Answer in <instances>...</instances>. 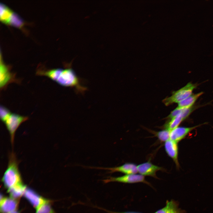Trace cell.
Listing matches in <instances>:
<instances>
[{"mask_svg":"<svg viewBox=\"0 0 213 213\" xmlns=\"http://www.w3.org/2000/svg\"><path fill=\"white\" fill-rule=\"evenodd\" d=\"M36 74L46 76L62 86L73 88L78 93H83L87 89L82 85L80 79L70 67L64 69H39Z\"/></svg>","mask_w":213,"mask_h":213,"instance_id":"obj_1","label":"cell"},{"mask_svg":"<svg viewBox=\"0 0 213 213\" xmlns=\"http://www.w3.org/2000/svg\"><path fill=\"white\" fill-rule=\"evenodd\" d=\"M1 180L4 186L7 189L22 183L18 169V161L13 152L9 155L8 167Z\"/></svg>","mask_w":213,"mask_h":213,"instance_id":"obj_2","label":"cell"},{"mask_svg":"<svg viewBox=\"0 0 213 213\" xmlns=\"http://www.w3.org/2000/svg\"><path fill=\"white\" fill-rule=\"evenodd\" d=\"M197 85L196 84L189 83L180 89L172 92L171 96L164 99L162 102L166 106L174 103H178L192 94Z\"/></svg>","mask_w":213,"mask_h":213,"instance_id":"obj_3","label":"cell"},{"mask_svg":"<svg viewBox=\"0 0 213 213\" xmlns=\"http://www.w3.org/2000/svg\"><path fill=\"white\" fill-rule=\"evenodd\" d=\"M28 117L15 113H11L4 122L10 135L11 141L13 145L15 133L20 125L28 119Z\"/></svg>","mask_w":213,"mask_h":213,"instance_id":"obj_4","label":"cell"},{"mask_svg":"<svg viewBox=\"0 0 213 213\" xmlns=\"http://www.w3.org/2000/svg\"><path fill=\"white\" fill-rule=\"evenodd\" d=\"M104 183L111 182H117L125 183H143L150 185L151 184L145 179V177L140 174H132L125 175L117 177H109L103 180Z\"/></svg>","mask_w":213,"mask_h":213,"instance_id":"obj_5","label":"cell"},{"mask_svg":"<svg viewBox=\"0 0 213 213\" xmlns=\"http://www.w3.org/2000/svg\"><path fill=\"white\" fill-rule=\"evenodd\" d=\"M14 73L11 72L9 68L1 59L0 65V87L4 88L10 83H18L19 80L15 77Z\"/></svg>","mask_w":213,"mask_h":213,"instance_id":"obj_6","label":"cell"},{"mask_svg":"<svg viewBox=\"0 0 213 213\" xmlns=\"http://www.w3.org/2000/svg\"><path fill=\"white\" fill-rule=\"evenodd\" d=\"M138 172L143 176H149L158 179L156 172L159 171H166L164 168L154 165L149 161L137 166Z\"/></svg>","mask_w":213,"mask_h":213,"instance_id":"obj_7","label":"cell"},{"mask_svg":"<svg viewBox=\"0 0 213 213\" xmlns=\"http://www.w3.org/2000/svg\"><path fill=\"white\" fill-rule=\"evenodd\" d=\"M23 196L36 209L49 201L41 196L34 190L30 188H27Z\"/></svg>","mask_w":213,"mask_h":213,"instance_id":"obj_8","label":"cell"},{"mask_svg":"<svg viewBox=\"0 0 213 213\" xmlns=\"http://www.w3.org/2000/svg\"><path fill=\"white\" fill-rule=\"evenodd\" d=\"M96 169H104L109 170V172L112 173L116 172H120L125 174H136L138 172L137 166L132 163H126L118 167H92Z\"/></svg>","mask_w":213,"mask_h":213,"instance_id":"obj_9","label":"cell"},{"mask_svg":"<svg viewBox=\"0 0 213 213\" xmlns=\"http://www.w3.org/2000/svg\"><path fill=\"white\" fill-rule=\"evenodd\" d=\"M18 200L11 197H4L1 194L0 211L1 213H10L17 209Z\"/></svg>","mask_w":213,"mask_h":213,"instance_id":"obj_10","label":"cell"},{"mask_svg":"<svg viewBox=\"0 0 213 213\" xmlns=\"http://www.w3.org/2000/svg\"><path fill=\"white\" fill-rule=\"evenodd\" d=\"M0 16L1 20L5 23L18 26L22 24L21 21L12 11L4 5H1Z\"/></svg>","mask_w":213,"mask_h":213,"instance_id":"obj_11","label":"cell"},{"mask_svg":"<svg viewBox=\"0 0 213 213\" xmlns=\"http://www.w3.org/2000/svg\"><path fill=\"white\" fill-rule=\"evenodd\" d=\"M164 148L166 153L172 159L177 167L179 168L180 165L178 160V143L169 139L165 142Z\"/></svg>","mask_w":213,"mask_h":213,"instance_id":"obj_12","label":"cell"},{"mask_svg":"<svg viewBox=\"0 0 213 213\" xmlns=\"http://www.w3.org/2000/svg\"><path fill=\"white\" fill-rule=\"evenodd\" d=\"M203 124L191 127H178L170 131V139L178 143L192 130Z\"/></svg>","mask_w":213,"mask_h":213,"instance_id":"obj_13","label":"cell"},{"mask_svg":"<svg viewBox=\"0 0 213 213\" xmlns=\"http://www.w3.org/2000/svg\"><path fill=\"white\" fill-rule=\"evenodd\" d=\"M154 213H184L178 207L177 202L173 200L167 201L165 206Z\"/></svg>","mask_w":213,"mask_h":213,"instance_id":"obj_14","label":"cell"},{"mask_svg":"<svg viewBox=\"0 0 213 213\" xmlns=\"http://www.w3.org/2000/svg\"><path fill=\"white\" fill-rule=\"evenodd\" d=\"M27 188L26 185L23 183L17 184L7 189L10 197L18 200L24 195Z\"/></svg>","mask_w":213,"mask_h":213,"instance_id":"obj_15","label":"cell"},{"mask_svg":"<svg viewBox=\"0 0 213 213\" xmlns=\"http://www.w3.org/2000/svg\"><path fill=\"white\" fill-rule=\"evenodd\" d=\"M201 92L197 93L192 94L187 98L178 103V107L180 108H186L191 107L197 99L203 94Z\"/></svg>","mask_w":213,"mask_h":213,"instance_id":"obj_16","label":"cell"},{"mask_svg":"<svg viewBox=\"0 0 213 213\" xmlns=\"http://www.w3.org/2000/svg\"><path fill=\"white\" fill-rule=\"evenodd\" d=\"M183 120L181 112L175 117L167 121L162 128L171 131L178 127Z\"/></svg>","mask_w":213,"mask_h":213,"instance_id":"obj_17","label":"cell"},{"mask_svg":"<svg viewBox=\"0 0 213 213\" xmlns=\"http://www.w3.org/2000/svg\"><path fill=\"white\" fill-rule=\"evenodd\" d=\"M148 130L157 137L161 142H165L170 139V131L165 129L159 131Z\"/></svg>","mask_w":213,"mask_h":213,"instance_id":"obj_18","label":"cell"},{"mask_svg":"<svg viewBox=\"0 0 213 213\" xmlns=\"http://www.w3.org/2000/svg\"><path fill=\"white\" fill-rule=\"evenodd\" d=\"M36 209V213H56L52 208L50 200L42 204Z\"/></svg>","mask_w":213,"mask_h":213,"instance_id":"obj_19","label":"cell"},{"mask_svg":"<svg viewBox=\"0 0 213 213\" xmlns=\"http://www.w3.org/2000/svg\"><path fill=\"white\" fill-rule=\"evenodd\" d=\"M11 113L9 110L6 107L1 106L0 117L1 120L3 122H4Z\"/></svg>","mask_w":213,"mask_h":213,"instance_id":"obj_20","label":"cell"},{"mask_svg":"<svg viewBox=\"0 0 213 213\" xmlns=\"http://www.w3.org/2000/svg\"><path fill=\"white\" fill-rule=\"evenodd\" d=\"M183 108L178 107L171 112L170 114L166 118L168 120H170L176 116L181 112Z\"/></svg>","mask_w":213,"mask_h":213,"instance_id":"obj_21","label":"cell"},{"mask_svg":"<svg viewBox=\"0 0 213 213\" xmlns=\"http://www.w3.org/2000/svg\"><path fill=\"white\" fill-rule=\"evenodd\" d=\"M96 208H97L98 209H100L103 210L104 211H105L107 213H141L138 212H113L112 211H110V210H107V209H106L104 208H101L100 207H98V206L95 207Z\"/></svg>","mask_w":213,"mask_h":213,"instance_id":"obj_22","label":"cell"},{"mask_svg":"<svg viewBox=\"0 0 213 213\" xmlns=\"http://www.w3.org/2000/svg\"><path fill=\"white\" fill-rule=\"evenodd\" d=\"M10 213H20V212L18 211L17 210L12 212Z\"/></svg>","mask_w":213,"mask_h":213,"instance_id":"obj_23","label":"cell"}]
</instances>
